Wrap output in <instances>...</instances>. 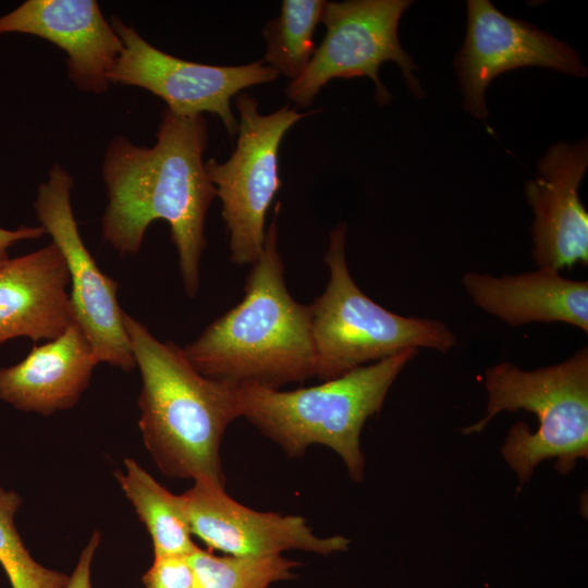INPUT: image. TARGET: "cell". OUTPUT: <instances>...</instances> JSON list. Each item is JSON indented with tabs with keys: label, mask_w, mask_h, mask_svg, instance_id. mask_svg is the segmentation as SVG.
Returning <instances> with one entry per match:
<instances>
[{
	"label": "cell",
	"mask_w": 588,
	"mask_h": 588,
	"mask_svg": "<svg viewBox=\"0 0 588 588\" xmlns=\"http://www.w3.org/2000/svg\"><path fill=\"white\" fill-rule=\"evenodd\" d=\"M345 223L329 235L323 261L329 270L324 292L309 305L316 373L321 381L341 377L408 348L446 353L457 342L440 320L404 317L369 298L355 283L345 256Z\"/></svg>",
	"instance_id": "obj_6"
},
{
	"label": "cell",
	"mask_w": 588,
	"mask_h": 588,
	"mask_svg": "<svg viewBox=\"0 0 588 588\" xmlns=\"http://www.w3.org/2000/svg\"><path fill=\"white\" fill-rule=\"evenodd\" d=\"M45 229L39 226L22 225L16 230L0 228V265L9 259L8 248L23 240L38 238L45 234Z\"/></svg>",
	"instance_id": "obj_24"
},
{
	"label": "cell",
	"mask_w": 588,
	"mask_h": 588,
	"mask_svg": "<svg viewBox=\"0 0 588 588\" xmlns=\"http://www.w3.org/2000/svg\"><path fill=\"white\" fill-rule=\"evenodd\" d=\"M252 264L244 297L182 351L203 376L237 387L280 389L314 377L316 353L309 305L290 294L278 249V215Z\"/></svg>",
	"instance_id": "obj_2"
},
{
	"label": "cell",
	"mask_w": 588,
	"mask_h": 588,
	"mask_svg": "<svg viewBox=\"0 0 588 588\" xmlns=\"http://www.w3.org/2000/svg\"><path fill=\"white\" fill-rule=\"evenodd\" d=\"M111 26L123 49L108 75L110 83L147 89L180 117L204 112L217 114L230 136L238 131L231 107L233 96L242 89L271 83L279 76V72L262 59L243 65L196 63L159 50L118 16H112Z\"/></svg>",
	"instance_id": "obj_9"
},
{
	"label": "cell",
	"mask_w": 588,
	"mask_h": 588,
	"mask_svg": "<svg viewBox=\"0 0 588 588\" xmlns=\"http://www.w3.org/2000/svg\"><path fill=\"white\" fill-rule=\"evenodd\" d=\"M97 364L88 339L73 322L58 338L34 346L20 363L0 369V399L45 416L72 408Z\"/></svg>",
	"instance_id": "obj_16"
},
{
	"label": "cell",
	"mask_w": 588,
	"mask_h": 588,
	"mask_svg": "<svg viewBox=\"0 0 588 588\" xmlns=\"http://www.w3.org/2000/svg\"><path fill=\"white\" fill-rule=\"evenodd\" d=\"M327 1L284 0L280 15L266 23L264 61L287 78L301 76L316 50L314 33Z\"/></svg>",
	"instance_id": "obj_19"
},
{
	"label": "cell",
	"mask_w": 588,
	"mask_h": 588,
	"mask_svg": "<svg viewBox=\"0 0 588 588\" xmlns=\"http://www.w3.org/2000/svg\"><path fill=\"white\" fill-rule=\"evenodd\" d=\"M408 0H347L326 2L321 22L326 35L305 71L285 88L297 107H308L320 89L333 78L367 76L375 84L381 106L391 94L379 78L383 62H395L409 90L418 98L424 91L414 70L418 66L402 48L399 23L411 5Z\"/></svg>",
	"instance_id": "obj_8"
},
{
	"label": "cell",
	"mask_w": 588,
	"mask_h": 588,
	"mask_svg": "<svg viewBox=\"0 0 588 588\" xmlns=\"http://www.w3.org/2000/svg\"><path fill=\"white\" fill-rule=\"evenodd\" d=\"M408 348L358 367L318 385L291 391L238 387L241 416L291 457L303 456L314 444L333 450L352 480L364 477L360 432L377 414L403 368L416 356Z\"/></svg>",
	"instance_id": "obj_4"
},
{
	"label": "cell",
	"mask_w": 588,
	"mask_h": 588,
	"mask_svg": "<svg viewBox=\"0 0 588 588\" xmlns=\"http://www.w3.org/2000/svg\"><path fill=\"white\" fill-rule=\"evenodd\" d=\"M72 187V176L56 163L47 182L38 186L36 216L64 257L74 321L98 362L130 372L136 364L117 297L119 283L100 271L81 237L71 206Z\"/></svg>",
	"instance_id": "obj_10"
},
{
	"label": "cell",
	"mask_w": 588,
	"mask_h": 588,
	"mask_svg": "<svg viewBox=\"0 0 588 588\" xmlns=\"http://www.w3.org/2000/svg\"><path fill=\"white\" fill-rule=\"evenodd\" d=\"M69 271L51 242L0 265V344L26 336L53 340L74 321Z\"/></svg>",
	"instance_id": "obj_15"
},
{
	"label": "cell",
	"mask_w": 588,
	"mask_h": 588,
	"mask_svg": "<svg viewBox=\"0 0 588 588\" xmlns=\"http://www.w3.org/2000/svg\"><path fill=\"white\" fill-rule=\"evenodd\" d=\"M152 147L137 146L124 136L108 145L102 176L108 204L102 236L121 255L136 254L149 224L163 219L186 294L199 290L200 258L207 246L205 221L216 188L203 159L208 126L203 114L180 117L164 109Z\"/></svg>",
	"instance_id": "obj_1"
},
{
	"label": "cell",
	"mask_w": 588,
	"mask_h": 588,
	"mask_svg": "<svg viewBox=\"0 0 588 588\" xmlns=\"http://www.w3.org/2000/svg\"><path fill=\"white\" fill-rule=\"evenodd\" d=\"M8 33L38 36L65 51L68 76L86 93L108 89L123 49L95 0H27L0 16V35Z\"/></svg>",
	"instance_id": "obj_14"
},
{
	"label": "cell",
	"mask_w": 588,
	"mask_h": 588,
	"mask_svg": "<svg viewBox=\"0 0 588 588\" xmlns=\"http://www.w3.org/2000/svg\"><path fill=\"white\" fill-rule=\"evenodd\" d=\"M145 588H193L194 574L188 555H163L154 558L143 575Z\"/></svg>",
	"instance_id": "obj_22"
},
{
	"label": "cell",
	"mask_w": 588,
	"mask_h": 588,
	"mask_svg": "<svg viewBox=\"0 0 588 588\" xmlns=\"http://www.w3.org/2000/svg\"><path fill=\"white\" fill-rule=\"evenodd\" d=\"M588 168V145L560 142L537 162L525 193L535 213L531 257L538 268L561 271L588 264V213L578 189Z\"/></svg>",
	"instance_id": "obj_13"
},
{
	"label": "cell",
	"mask_w": 588,
	"mask_h": 588,
	"mask_svg": "<svg viewBox=\"0 0 588 588\" xmlns=\"http://www.w3.org/2000/svg\"><path fill=\"white\" fill-rule=\"evenodd\" d=\"M462 284L473 303L511 327L563 322L588 332V282L538 268L494 277L466 272Z\"/></svg>",
	"instance_id": "obj_17"
},
{
	"label": "cell",
	"mask_w": 588,
	"mask_h": 588,
	"mask_svg": "<svg viewBox=\"0 0 588 588\" xmlns=\"http://www.w3.org/2000/svg\"><path fill=\"white\" fill-rule=\"evenodd\" d=\"M125 473H114L125 497L145 525L154 558L189 555L196 548L182 495L161 486L136 461L124 460Z\"/></svg>",
	"instance_id": "obj_18"
},
{
	"label": "cell",
	"mask_w": 588,
	"mask_h": 588,
	"mask_svg": "<svg viewBox=\"0 0 588 588\" xmlns=\"http://www.w3.org/2000/svg\"><path fill=\"white\" fill-rule=\"evenodd\" d=\"M488 395L483 417L462 429L481 432L501 412L526 411L536 415L538 429L526 422L511 427L502 454L523 486L546 460H555L561 474L571 471L579 458L588 457V347L567 359L535 370L503 362L487 369Z\"/></svg>",
	"instance_id": "obj_5"
},
{
	"label": "cell",
	"mask_w": 588,
	"mask_h": 588,
	"mask_svg": "<svg viewBox=\"0 0 588 588\" xmlns=\"http://www.w3.org/2000/svg\"><path fill=\"white\" fill-rule=\"evenodd\" d=\"M100 534L99 531H94L88 543L83 549L78 562L73 571L72 575L69 577V581L64 588H91L90 581V568L91 562L96 549L100 543Z\"/></svg>",
	"instance_id": "obj_23"
},
{
	"label": "cell",
	"mask_w": 588,
	"mask_h": 588,
	"mask_svg": "<svg viewBox=\"0 0 588 588\" xmlns=\"http://www.w3.org/2000/svg\"><path fill=\"white\" fill-rule=\"evenodd\" d=\"M240 114L236 146L223 163L209 159L205 170L222 204L221 216L230 235L231 260L252 265L266 240V216L280 189L279 148L285 133L302 118L285 105L270 114L257 110V100L235 98Z\"/></svg>",
	"instance_id": "obj_7"
},
{
	"label": "cell",
	"mask_w": 588,
	"mask_h": 588,
	"mask_svg": "<svg viewBox=\"0 0 588 588\" xmlns=\"http://www.w3.org/2000/svg\"><path fill=\"white\" fill-rule=\"evenodd\" d=\"M123 322L142 377L138 426L155 463L170 478L224 487L220 445L241 417L238 387L200 375L182 347L125 311Z\"/></svg>",
	"instance_id": "obj_3"
},
{
	"label": "cell",
	"mask_w": 588,
	"mask_h": 588,
	"mask_svg": "<svg viewBox=\"0 0 588 588\" xmlns=\"http://www.w3.org/2000/svg\"><path fill=\"white\" fill-rule=\"evenodd\" d=\"M194 574L193 588H269L280 580L293 578L297 562L281 555L243 558L216 555L196 548L188 555Z\"/></svg>",
	"instance_id": "obj_20"
},
{
	"label": "cell",
	"mask_w": 588,
	"mask_h": 588,
	"mask_svg": "<svg viewBox=\"0 0 588 588\" xmlns=\"http://www.w3.org/2000/svg\"><path fill=\"white\" fill-rule=\"evenodd\" d=\"M467 34L454 59L463 107L477 119L488 117L485 94L500 74L540 66L585 77L587 69L578 53L538 27L504 15L489 0L467 1Z\"/></svg>",
	"instance_id": "obj_11"
},
{
	"label": "cell",
	"mask_w": 588,
	"mask_h": 588,
	"mask_svg": "<svg viewBox=\"0 0 588 588\" xmlns=\"http://www.w3.org/2000/svg\"><path fill=\"white\" fill-rule=\"evenodd\" d=\"M22 498L0 487V564L12 588H64L69 577L37 563L14 524Z\"/></svg>",
	"instance_id": "obj_21"
},
{
	"label": "cell",
	"mask_w": 588,
	"mask_h": 588,
	"mask_svg": "<svg viewBox=\"0 0 588 588\" xmlns=\"http://www.w3.org/2000/svg\"><path fill=\"white\" fill-rule=\"evenodd\" d=\"M181 495L192 535L210 551L243 558L281 555L287 550L328 555L346 551L351 542L343 536H316L299 515L249 509L215 483L195 481Z\"/></svg>",
	"instance_id": "obj_12"
}]
</instances>
